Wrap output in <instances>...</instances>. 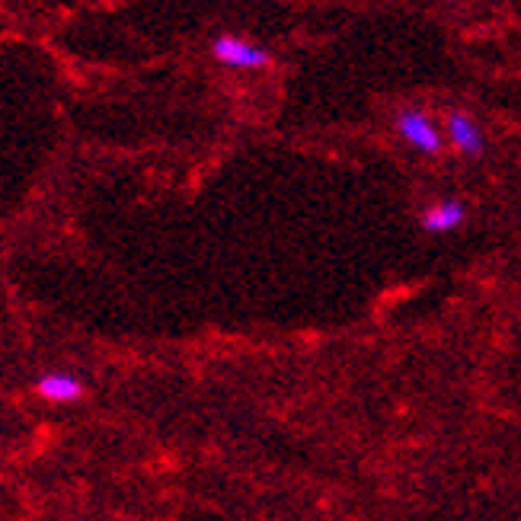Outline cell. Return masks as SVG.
Returning a JSON list of instances; mask_svg holds the SVG:
<instances>
[{
  "instance_id": "1",
  "label": "cell",
  "mask_w": 521,
  "mask_h": 521,
  "mask_svg": "<svg viewBox=\"0 0 521 521\" xmlns=\"http://www.w3.org/2000/svg\"><path fill=\"white\" fill-rule=\"evenodd\" d=\"M397 135L410 144L413 151H419L422 157H438L445 148V138H442V128L435 125V119L429 116L426 109L419 106H406L397 112Z\"/></svg>"
},
{
  "instance_id": "5",
  "label": "cell",
  "mask_w": 521,
  "mask_h": 521,
  "mask_svg": "<svg viewBox=\"0 0 521 521\" xmlns=\"http://www.w3.org/2000/svg\"><path fill=\"white\" fill-rule=\"evenodd\" d=\"M36 394L48 403H74L84 397V384H80V378H74V374L52 371L45 374V378H39Z\"/></svg>"
},
{
  "instance_id": "4",
  "label": "cell",
  "mask_w": 521,
  "mask_h": 521,
  "mask_svg": "<svg viewBox=\"0 0 521 521\" xmlns=\"http://www.w3.org/2000/svg\"><path fill=\"white\" fill-rule=\"evenodd\" d=\"M464 218H467V205L461 199H442L422 211L419 224L426 234H451L464 224Z\"/></svg>"
},
{
  "instance_id": "3",
  "label": "cell",
  "mask_w": 521,
  "mask_h": 521,
  "mask_svg": "<svg viewBox=\"0 0 521 521\" xmlns=\"http://www.w3.org/2000/svg\"><path fill=\"white\" fill-rule=\"evenodd\" d=\"M445 135H448L451 148L458 151L461 157H467V160H477L486 151V135H483L480 122L470 116V112H464V109H448Z\"/></svg>"
},
{
  "instance_id": "2",
  "label": "cell",
  "mask_w": 521,
  "mask_h": 521,
  "mask_svg": "<svg viewBox=\"0 0 521 521\" xmlns=\"http://www.w3.org/2000/svg\"><path fill=\"white\" fill-rule=\"evenodd\" d=\"M211 58L234 71H263L272 64L269 48L256 45L243 36H234V32H221V36L211 39Z\"/></svg>"
}]
</instances>
